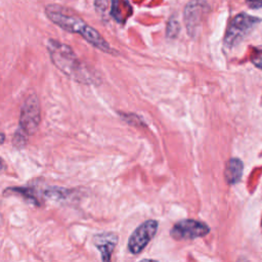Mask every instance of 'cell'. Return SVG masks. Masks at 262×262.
I'll list each match as a JSON object with an SVG mask.
<instances>
[{"mask_svg": "<svg viewBox=\"0 0 262 262\" xmlns=\"http://www.w3.org/2000/svg\"><path fill=\"white\" fill-rule=\"evenodd\" d=\"M46 47L52 63L66 76L83 84L99 83V76L83 63L69 45L54 39H49Z\"/></svg>", "mask_w": 262, "mask_h": 262, "instance_id": "cell-1", "label": "cell"}, {"mask_svg": "<svg viewBox=\"0 0 262 262\" xmlns=\"http://www.w3.org/2000/svg\"><path fill=\"white\" fill-rule=\"evenodd\" d=\"M45 13L53 24L62 30L69 33L79 34L97 49L106 53H113L112 47L98 31L86 24L72 10L56 4H49L45 7Z\"/></svg>", "mask_w": 262, "mask_h": 262, "instance_id": "cell-2", "label": "cell"}, {"mask_svg": "<svg viewBox=\"0 0 262 262\" xmlns=\"http://www.w3.org/2000/svg\"><path fill=\"white\" fill-rule=\"evenodd\" d=\"M41 121V108L38 97L35 94L29 95L20 110L19 129L15 133L14 142L18 141L19 145H24L26 142V136L34 134Z\"/></svg>", "mask_w": 262, "mask_h": 262, "instance_id": "cell-3", "label": "cell"}, {"mask_svg": "<svg viewBox=\"0 0 262 262\" xmlns=\"http://www.w3.org/2000/svg\"><path fill=\"white\" fill-rule=\"evenodd\" d=\"M260 18L246 13H239L234 16L230 21L225 34V46L231 48L237 45L247 35L252 32V30L260 23Z\"/></svg>", "mask_w": 262, "mask_h": 262, "instance_id": "cell-4", "label": "cell"}, {"mask_svg": "<svg viewBox=\"0 0 262 262\" xmlns=\"http://www.w3.org/2000/svg\"><path fill=\"white\" fill-rule=\"evenodd\" d=\"M158 225V221L156 220H146L132 232L127 245L131 254L137 255L147 246L157 233Z\"/></svg>", "mask_w": 262, "mask_h": 262, "instance_id": "cell-5", "label": "cell"}, {"mask_svg": "<svg viewBox=\"0 0 262 262\" xmlns=\"http://www.w3.org/2000/svg\"><path fill=\"white\" fill-rule=\"evenodd\" d=\"M210 228L206 223L193 219H185L177 222L171 229L170 235L176 241H187L205 236Z\"/></svg>", "mask_w": 262, "mask_h": 262, "instance_id": "cell-6", "label": "cell"}, {"mask_svg": "<svg viewBox=\"0 0 262 262\" xmlns=\"http://www.w3.org/2000/svg\"><path fill=\"white\" fill-rule=\"evenodd\" d=\"M208 8V5L203 0H191L187 3L184 9V20L187 31L191 34L192 30L200 24L203 14Z\"/></svg>", "mask_w": 262, "mask_h": 262, "instance_id": "cell-7", "label": "cell"}, {"mask_svg": "<svg viewBox=\"0 0 262 262\" xmlns=\"http://www.w3.org/2000/svg\"><path fill=\"white\" fill-rule=\"evenodd\" d=\"M93 243L101 254V260L110 261L112 253L118 243V236L114 232H102L94 236Z\"/></svg>", "mask_w": 262, "mask_h": 262, "instance_id": "cell-8", "label": "cell"}, {"mask_svg": "<svg viewBox=\"0 0 262 262\" xmlns=\"http://www.w3.org/2000/svg\"><path fill=\"white\" fill-rule=\"evenodd\" d=\"M243 169H244V165L239 159H236V158L230 159L226 164L225 172H224V176L227 183L234 184L238 182L243 175Z\"/></svg>", "mask_w": 262, "mask_h": 262, "instance_id": "cell-9", "label": "cell"}, {"mask_svg": "<svg viewBox=\"0 0 262 262\" xmlns=\"http://www.w3.org/2000/svg\"><path fill=\"white\" fill-rule=\"evenodd\" d=\"M16 193L21 195L23 198H25L27 201H29L30 203L39 206L41 204L40 201V196L37 193V190L34 187H9L5 193Z\"/></svg>", "mask_w": 262, "mask_h": 262, "instance_id": "cell-10", "label": "cell"}, {"mask_svg": "<svg viewBox=\"0 0 262 262\" xmlns=\"http://www.w3.org/2000/svg\"><path fill=\"white\" fill-rule=\"evenodd\" d=\"M127 8H130L127 0H112V15L118 21H123L128 17Z\"/></svg>", "mask_w": 262, "mask_h": 262, "instance_id": "cell-11", "label": "cell"}, {"mask_svg": "<svg viewBox=\"0 0 262 262\" xmlns=\"http://www.w3.org/2000/svg\"><path fill=\"white\" fill-rule=\"evenodd\" d=\"M251 61L257 68L262 70V46L254 47L251 53Z\"/></svg>", "mask_w": 262, "mask_h": 262, "instance_id": "cell-12", "label": "cell"}, {"mask_svg": "<svg viewBox=\"0 0 262 262\" xmlns=\"http://www.w3.org/2000/svg\"><path fill=\"white\" fill-rule=\"evenodd\" d=\"M179 31V26H178V23L174 19H171L169 21V25H168V28H167V35L169 37H174L177 35Z\"/></svg>", "mask_w": 262, "mask_h": 262, "instance_id": "cell-13", "label": "cell"}, {"mask_svg": "<svg viewBox=\"0 0 262 262\" xmlns=\"http://www.w3.org/2000/svg\"><path fill=\"white\" fill-rule=\"evenodd\" d=\"M251 8H260L262 7V0H246Z\"/></svg>", "mask_w": 262, "mask_h": 262, "instance_id": "cell-14", "label": "cell"}, {"mask_svg": "<svg viewBox=\"0 0 262 262\" xmlns=\"http://www.w3.org/2000/svg\"><path fill=\"white\" fill-rule=\"evenodd\" d=\"M5 140V135L3 133H0V143H2Z\"/></svg>", "mask_w": 262, "mask_h": 262, "instance_id": "cell-15", "label": "cell"}, {"mask_svg": "<svg viewBox=\"0 0 262 262\" xmlns=\"http://www.w3.org/2000/svg\"><path fill=\"white\" fill-rule=\"evenodd\" d=\"M3 168H4V162H3V160L0 158V171L3 170Z\"/></svg>", "mask_w": 262, "mask_h": 262, "instance_id": "cell-16", "label": "cell"}]
</instances>
